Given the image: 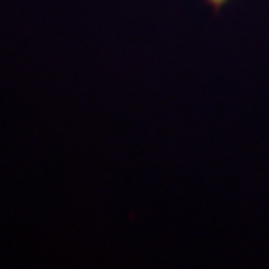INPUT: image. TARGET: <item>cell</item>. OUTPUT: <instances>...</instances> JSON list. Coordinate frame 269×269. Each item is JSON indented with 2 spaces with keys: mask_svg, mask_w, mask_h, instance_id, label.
Segmentation results:
<instances>
[{
  "mask_svg": "<svg viewBox=\"0 0 269 269\" xmlns=\"http://www.w3.org/2000/svg\"><path fill=\"white\" fill-rule=\"evenodd\" d=\"M204 2L209 4L213 11H220V9H224V7L229 4V0H204Z\"/></svg>",
  "mask_w": 269,
  "mask_h": 269,
  "instance_id": "6da1fadb",
  "label": "cell"
}]
</instances>
